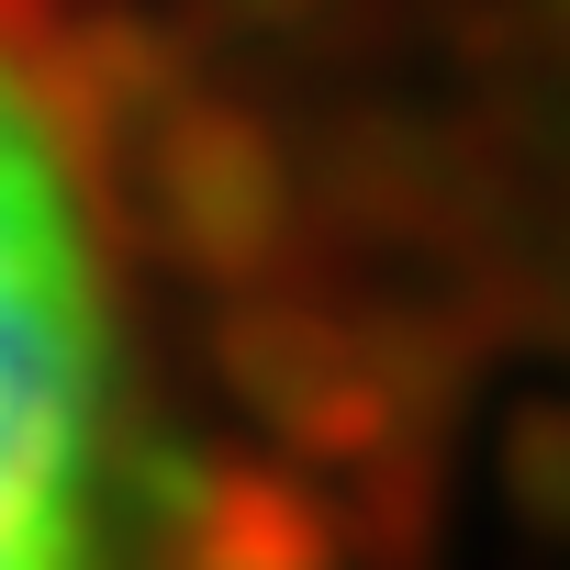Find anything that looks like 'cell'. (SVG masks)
<instances>
[{
    "label": "cell",
    "mask_w": 570,
    "mask_h": 570,
    "mask_svg": "<svg viewBox=\"0 0 570 570\" xmlns=\"http://www.w3.org/2000/svg\"><path fill=\"white\" fill-rule=\"evenodd\" d=\"M168 448L46 112L0 68V570H157Z\"/></svg>",
    "instance_id": "obj_1"
}]
</instances>
